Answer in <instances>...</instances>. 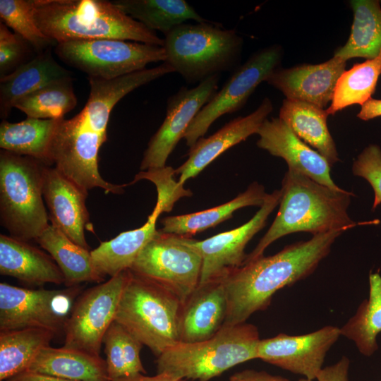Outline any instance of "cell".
I'll return each mask as SVG.
<instances>
[{
    "label": "cell",
    "mask_w": 381,
    "mask_h": 381,
    "mask_svg": "<svg viewBox=\"0 0 381 381\" xmlns=\"http://www.w3.org/2000/svg\"><path fill=\"white\" fill-rule=\"evenodd\" d=\"M181 306L173 294L131 272L114 320L157 357L179 342Z\"/></svg>",
    "instance_id": "7"
},
{
    "label": "cell",
    "mask_w": 381,
    "mask_h": 381,
    "mask_svg": "<svg viewBox=\"0 0 381 381\" xmlns=\"http://www.w3.org/2000/svg\"><path fill=\"white\" fill-rule=\"evenodd\" d=\"M340 336V328L332 325L303 335L281 333L259 341L257 358L313 380Z\"/></svg>",
    "instance_id": "16"
},
{
    "label": "cell",
    "mask_w": 381,
    "mask_h": 381,
    "mask_svg": "<svg viewBox=\"0 0 381 381\" xmlns=\"http://www.w3.org/2000/svg\"><path fill=\"white\" fill-rule=\"evenodd\" d=\"M71 76V73L53 58L51 48L38 53L32 60L11 73L0 78V116L7 118L14 103L45 85Z\"/></svg>",
    "instance_id": "24"
},
{
    "label": "cell",
    "mask_w": 381,
    "mask_h": 381,
    "mask_svg": "<svg viewBox=\"0 0 381 381\" xmlns=\"http://www.w3.org/2000/svg\"><path fill=\"white\" fill-rule=\"evenodd\" d=\"M162 212H164L163 205L157 200L153 211L142 226L123 231L109 241L101 242L98 247L91 250L97 270L104 277L107 275L112 277L129 270L157 232V221Z\"/></svg>",
    "instance_id": "23"
},
{
    "label": "cell",
    "mask_w": 381,
    "mask_h": 381,
    "mask_svg": "<svg viewBox=\"0 0 381 381\" xmlns=\"http://www.w3.org/2000/svg\"><path fill=\"white\" fill-rule=\"evenodd\" d=\"M257 134V145L285 160L288 169L301 174L331 189L340 190L330 176L331 165L318 151L297 137L279 118L266 119Z\"/></svg>",
    "instance_id": "17"
},
{
    "label": "cell",
    "mask_w": 381,
    "mask_h": 381,
    "mask_svg": "<svg viewBox=\"0 0 381 381\" xmlns=\"http://www.w3.org/2000/svg\"><path fill=\"white\" fill-rule=\"evenodd\" d=\"M272 110L271 99L265 97L250 114L237 117L212 135L198 140L189 148L186 162L175 169L176 174H179V183L183 186L226 150L257 133Z\"/></svg>",
    "instance_id": "20"
},
{
    "label": "cell",
    "mask_w": 381,
    "mask_h": 381,
    "mask_svg": "<svg viewBox=\"0 0 381 381\" xmlns=\"http://www.w3.org/2000/svg\"><path fill=\"white\" fill-rule=\"evenodd\" d=\"M102 343L111 381L146 373L140 356L143 344L115 320L107 330Z\"/></svg>",
    "instance_id": "35"
},
{
    "label": "cell",
    "mask_w": 381,
    "mask_h": 381,
    "mask_svg": "<svg viewBox=\"0 0 381 381\" xmlns=\"http://www.w3.org/2000/svg\"><path fill=\"white\" fill-rule=\"evenodd\" d=\"M341 335L353 341L359 352L371 356L378 350L377 337L381 332V275L369 274V296L358 306L341 328Z\"/></svg>",
    "instance_id": "33"
},
{
    "label": "cell",
    "mask_w": 381,
    "mask_h": 381,
    "mask_svg": "<svg viewBox=\"0 0 381 381\" xmlns=\"http://www.w3.org/2000/svg\"><path fill=\"white\" fill-rule=\"evenodd\" d=\"M108 119L83 108L70 119L57 125L51 147L52 165L86 191L101 188L105 193L121 194L124 185L105 181L98 168L99 151L107 140Z\"/></svg>",
    "instance_id": "8"
},
{
    "label": "cell",
    "mask_w": 381,
    "mask_h": 381,
    "mask_svg": "<svg viewBox=\"0 0 381 381\" xmlns=\"http://www.w3.org/2000/svg\"><path fill=\"white\" fill-rule=\"evenodd\" d=\"M42 193L51 224L80 246L90 250L85 236L90 216L85 201L88 191L67 179L54 167L44 165Z\"/></svg>",
    "instance_id": "18"
},
{
    "label": "cell",
    "mask_w": 381,
    "mask_h": 381,
    "mask_svg": "<svg viewBox=\"0 0 381 381\" xmlns=\"http://www.w3.org/2000/svg\"><path fill=\"white\" fill-rule=\"evenodd\" d=\"M381 75V52L378 56L354 64L337 80L328 115L335 114L353 104L363 105L373 95Z\"/></svg>",
    "instance_id": "34"
},
{
    "label": "cell",
    "mask_w": 381,
    "mask_h": 381,
    "mask_svg": "<svg viewBox=\"0 0 381 381\" xmlns=\"http://www.w3.org/2000/svg\"><path fill=\"white\" fill-rule=\"evenodd\" d=\"M353 174L365 179L374 191L372 210L381 204V148L375 144L367 146L354 160Z\"/></svg>",
    "instance_id": "40"
},
{
    "label": "cell",
    "mask_w": 381,
    "mask_h": 381,
    "mask_svg": "<svg viewBox=\"0 0 381 381\" xmlns=\"http://www.w3.org/2000/svg\"><path fill=\"white\" fill-rule=\"evenodd\" d=\"M26 371L75 381H111L106 360L65 346L44 347Z\"/></svg>",
    "instance_id": "25"
},
{
    "label": "cell",
    "mask_w": 381,
    "mask_h": 381,
    "mask_svg": "<svg viewBox=\"0 0 381 381\" xmlns=\"http://www.w3.org/2000/svg\"><path fill=\"white\" fill-rule=\"evenodd\" d=\"M11 236L0 235V273L25 284H64L60 268L49 254Z\"/></svg>",
    "instance_id": "22"
},
{
    "label": "cell",
    "mask_w": 381,
    "mask_h": 381,
    "mask_svg": "<svg viewBox=\"0 0 381 381\" xmlns=\"http://www.w3.org/2000/svg\"><path fill=\"white\" fill-rule=\"evenodd\" d=\"M116 381H183V380L176 379L165 373H157L155 376H145L143 374H138L135 376L119 380Z\"/></svg>",
    "instance_id": "45"
},
{
    "label": "cell",
    "mask_w": 381,
    "mask_h": 381,
    "mask_svg": "<svg viewBox=\"0 0 381 381\" xmlns=\"http://www.w3.org/2000/svg\"><path fill=\"white\" fill-rule=\"evenodd\" d=\"M346 61L334 56L322 64L279 67L266 82L282 92L286 99L324 109L332 101L337 80L346 71Z\"/></svg>",
    "instance_id": "19"
},
{
    "label": "cell",
    "mask_w": 381,
    "mask_h": 381,
    "mask_svg": "<svg viewBox=\"0 0 381 381\" xmlns=\"http://www.w3.org/2000/svg\"><path fill=\"white\" fill-rule=\"evenodd\" d=\"M37 53L32 46L16 32L0 23V78L32 60Z\"/></svg>",
    "instance_id": "38"
},
{
    "label": "cell",
    "mask_w": 381,
    "mask_h": 381,
    "mask_svg": "<svg viewBox=\"0 0 381 381\" xmlns=\"http://www.w3.org/2000/svg\"><path fill=\"white\" fill-rule=\"evenodd\" d=\"M349 359L343 356L335 364L325 367L317 375L318 381H349Z\"/></svg>",
    "instance_id": "41"
},
{
    "label": "cell",
    "mask_w": 381,
    "mask_h": 381,
    "mask_svg": "<svg viewBox=\"0 0 381 381\" xmlns=\"http://www.w3.org/2000/svg\"><path fill=\"white\" fill-rule=\"evenodd\" d=\"M298 381H313V380H308V379L304 377V378L299 379Z\"/></svg>",
    "instance_id": "46"
},
{
    "label": "cell",
    "mask_w": 381,
    "mask_h": 381,
    "mask_svg": "<svg viewBox=\"0 0 381 381\" xmlns=\"http://www.w3.org/2000/svg\"><path fill=\"white\" fill-rule=\"evenodd\" d=\"M344 231L314 235L308 241L286 246L273 255H262L233 271L222 281L228 300L224 326L246 322L252 314L270 306L277 291L310 276Z\"/></svg>",
    "instance_id": "1"
},
{
    "label": "cell",
    "mask_w": 381,
    "mask_h": 381,
    "mask_svg": "<svg viewBox=\"0 0 381 381\" xmlns=\"http://www.w3.org/2000/svg\"><path fill=\"white\" fill-rule=\"evenodd\" d=\"M54 53L66 64L87 77L112 80L163 61V47L117 39L73 40L57 43Z\"/></svg>",
    "instance_id": "9"
},
{
    "label": "cell",
    "mask_w": 381,
    "mask_h": 381,
    "mask_svg": "<svg viewBox=\"0 0 381 381\" xmlns=\"http://www.w3.org/2000/svg\"><path fill=\"white\" fill-rule=\"evenodd\" d=\"M130 270L87 289L75 300L64 327V346L100 356L103 337L114 321Z\"/></svg>",
    "instance_id": "13"
},
{
    "label": "cell",
    "mask_w": 381,
    "mask_h": 381,
    "mask_svg": "<svg viewBox=\"0 0 381 381\" xmlns=\"http://www.w3.org/2000/svg\"><path fill=\"white\" fill-rule=\"evenodd\" d=\"M353 13L349 37L334 56L344 61L361 57L373 59L381 52V6L377 0H352Z\"/></svg>",
    "instance_id": "30"
},
{
    "label": "cell",
    "mask_w": 381,
    "mask_h": 381,
    "mask_svg": "<svg viewBox=\"0 0 381 381\" xmlns=\"http://www.w3.org/2000/svg\"><path fill=\"white\" fill-rule=\"evenodd\" d=\"M44 163L0 151V220L10 236L35 241L49 226L44 204Z\"/></svg>",
    "instance_id": "6"
},
{
    "label": "cell",
    "mask_w": 381,
    "mask_h": 381,
    "mask_svg": "<svg viewBox=\"0 0 381 381\" xmlns=\"http://www.w3.org/2000/svg\"><path fill=\"white\" fill-rule=\"evenodd\" d=\"M381 116V99L371 98L361 106L357 117L368 121Z\"/></svg>",
    "instance_id": "43"
},
{
    "label": "cell",
    "mask_w": 381,
    "mask_h": 381,
    "mask_svg": "<svg viewBox=\"0 0 381 381\" xmlns=\"http://www.w3.org/2000/svg\"><path fill=\"white\" fill-rule=\"evenodd\" d=\"M229 381H291L289 379L272 375L265 371H257L255 370H244L232 375Z\"/></svg>",
    "instance_id": "42"
},
{
    "label": "cell",
    "mask_w": 381,
    "mask_h": 381,
    "mask_svg": "<svg viewBox=\"0 0 381 381\" xmlns=\"http://www.w3.org/2000/svg\"><path fill=\"white\" fill-rule=\"evenodd\" d=\"M55 335L42 328L0 331V381L26 371Z\"/></svg>",
    "instance_id": "32"
},
{
    "label": "cell",
    "mask_w": 381,
    "mask_h": 381,
    "mask_svg": "<svg viewBox=\"0 0 381 381\" xmlns=\"http://www.w3.org/2000/svg\"><path fill=\"white\" fill-rule=\"evenodd\" d=\"M4 381H75L25 371Z\"/></svg>",
    "instance_id": "44"
},
{
    "label": "cell",
    "mask_w": 381,
    "mask_h": 381,
    "mask_svg": "<svg viewBox=\"0 0 381 381\" xmlns=\"http://www.w3.org/2000/svg\"><path fill=\"white\" fill-rule=\"evenodd\" d=\"M243 38L218 23H183L164 35L167 59L188 84L231 72L239 66Z\"/></svg>",
    "instance_id": "4"
},
{
    "label": "cell",
    "mask_w": 381,
    "mask_h": 381,
    "mask_svg": "<svg viewBox=\"0 0 381 381\" xmlns=\"http://www.w3.org/2000/svg\"><path fill=\"white\" fill-rule=\"evenodd\" d=\"M80 286L63 289H30L0 284V331L42 328L64 332Z\"/></svg>",
    "instance_id": "11"
},
{
    "label": "cell",
    "mask_w": 381,
    "mask_h": 381,
    "mask_svg": "<svg viewBox=\"0 0 381 381\" xmlns=\"http://www.w3.org/2000/svg\"><path fill=\"white\" fill-rule=\"evenodd\" d=\"M72 76L52 81L17 100L13 107L28 117L59 119L77 105Z\"/></svg>",
    "instance_id": "36"
},
{
    "label": "cell",
    "mask_w": 381,
    "mask_h": 381,
    "mask_svg": "<svg viewBox=\"0 0 381 381\" xmlns=\"http://www.w3.org/2000/svg\"><path fill=\"white\" fill-rule=\"evenodd\" d=\"M220 75H213L193 88L183 86L169 97L165 119L144 152L140 167L142 171L166 166L192 121L218 91Z\"/></svg>",
    "instance_id": "14"
},
{
    "label": "cell",
    "mask_w": 381,
    "mask_h": 381,
    "mask_svg": "<svg viewBox=\"0 0 381 381\" xmlns=\"http://www.w3.org/2000/svg\"><path fill=\"white\" fill-rule=\"evenodd\" d=\"M202 262L190 237L158 230L129 270L164 288L183 304L199 285Z\"/></svg>",
    "instance_id": "10"
},
{
    "label": "cell",
    "mask_w": 381,
    "mask_h": 381,
    "mask_svg": "<svg viewBox=\"0 0 381 381\" xmlns=\"http://www.w3.org/2000/svg\"><path fill=\"white\" fill-rule=\"evenodd\" d=\"M280 191L277 214L244 263L262 256L271 243L292 233L308 232L314 236L379 223L377 219L356 223L350 218L347 210L353 193L331 189L291 170L285 173Z\"/></svg>",
    "instance_id": "2"
},
{
    "label": "cell",
    "mask_w": 381,
    "mask_h": 381,
    "mask_svg": "<svg viewBox=\"0 0 381 381\" xmlns=\"http://www.w3.org/2000/svg\"><path fill=\"white\" fill-rule=\"evenodd\" d=\"M175 169L165 166L162 168L151 169L142 171L135 176L131 183L141 179L152 181L156 186L157 199L163 204L164 212H170L176 201L181 198L192 195L190 190L185 189L183 186L174 179Z\"/></svg>",
    "instance_id": "39"
},
{
    "label": "cell",
    "mask_w": 381,
    "mask_h": 381,
    "mask_svg": "<svg viewBox=\"0 0 381 381\" xmlns=\"http://www.w3.org/2000/svg\"><path fill=\"white\" fill-rule=\"evenodd\" d=\"M35 241L56 262L64 274L66 287L104 281L105 277L95 267L91 251L75 243L52 224Z\"/></svg>",
    "instance_id": "27"
},
{
    "label": "cell",
    "mask_w": 381,
    "mask_h": 381,
    "mask_svg": "<svg viewBox=\"0 0 381 381\" xmlns=\"http://www.w3.org/2000/svg\"><path fill=\"white\" fill-rule=\"evenodd\" d=\"M227 312V295L222 281L198 285L182 304L179 342H198L212 337L224 327Z\"/></svg>",
    "instance_id": "21"
},
{
    "label": "cell",
    "mask_w": 381,
    "mask_h": 381,
    "mask_svg": "<svg viewBox=\"0 0 381 381\" xmlns=\"http://www.w3.org/2000/svg\"><path fill=\"white\" fill-rule=\"evenodd\" d=\"M260 340L256 326H224L212 337L198 342H178L157 356V373L176 379L208 381L226 370L257 358Z\"/></svg>",
    "instance_id": "5"
},
{
    "label": "cell",
    "mask_w": 381,
    "mask_h": 381,
    "mask_svg": "<svg viewBox=\"0 0 381 381\" xmlns=\"http://www.w3.org/2000/svg\"><path fill=\"white\" fill-rule=\"evenodd\" d=\"M60 119L27 117L17 123L2 120L0 124V147L52 166L51 147Z\"/></svg>",
    "instance_id": "29"
},
{
    "label": "cell",
    "mask_w": 381,
    "mask_h": 381,
    "mask_svg": "<svg viewBox=\"0 0 381 381\" xmlns=\"http://www.w3.org/2000/svg\"><path fill=\"white\" fill-rule=\"evenodd\" d=\"M328 116L326 109L307 102L285 99L279 118L297 137L315 148L332 166L339 159L327 127Z\"/></svg>",
    "instance_id": "26"
},
{
    "label": "cell",
    "mask_w": 381,
    "mask_h": 381,
    "mask_svg": "<svg viewBox=\"0 0 381 381\" xmlns=\"http://www.w3.org/2000/svg\"><path fill=\"white\" fill-rule=\"evenodd\" d=\"M0 18L8 28L28 42L37 54L57 44L36 25L32 0H0Z\"/></svg>",
    "instance_id": "37"
},
{
    "label": "cell",
    "mask_w": 381,
    "mask_h": 381,
    "mask_svg": "<svg viewBox=\"0 0 381 381\" xmlns=\"http://www.w3.org/2000/svg\"><path fill=\"white\" fill-rule=\"evenodd\" d=\"M283 56L281 46L273 44L253 54L232 75L189 125L183 138L191 147L224 114L242 109L257 87L279 67Z\"/></svg>",
    "instance_id": "12"
},
{
    "label": "cell",
    "mask_w": 381,
    "mask_h": 381,
    "mask_svg": "<svg viewBox=\"0 0 381 381\" xmlns=\"http://www.w3.org/2000/svg\"><path fill=\"white\" fill-rule=\"evenodd\" d=\"M280 190L267 194L255 214L243 225L202 241L190 238L191 244L202 257L199 285L222 281L241 267L247 257L245 248L266 224L269 215L279 204Z\"/></svg>",
    "instance_id": "15"
},
{
    "label": "cell",
    "mask_w": 381,
    "mask_h": 381,
    "mask_svg": "<svg viewBox=\"0 0 381 381\" xmlns=\"http://www.w3.org/2000/svg\"><path fill=\"white\" fill-rule=\"evenodd\" d=\"M267 193L262 185L253 182L236 198L218 206L190 214L169 216L162 220L161 231L188 236L214 227L232 217L238 209L262 206Z\"/></svg>",
    "instance_id": "28"
},
{
    "label": "cell",
    "mask_w": 381,
    "mask_h": 381,
    "mask_svg": "<svg viewBox=\"0 0 381 381\" xmlns=\"http://www.w3.org/2000/svg\"><path fill=\"white\" fill-rule=\"evenodd\" d=\"M36 25L56 43L117 39L164 46V39L105 0H32Z\"/></svg>",
    "instance_id": "3"
},
{
    "label": "cell",
    "mask_w": 381,
    "mask_h": 381,
    "mask_svg": "<svg viewBox=\"0 0 381 381\" xmlns=\"http://www.w3.org/2000/svg\"><path fill=\"white\" fill-rule=\"evenodd\" d=\"M120 10L148 29L164 35L188 20L211 22L202 18L185 0H116Z\"/></svg>",
    "instance_id": "31"
}]
</instances>
